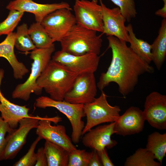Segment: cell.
<instances>
[{
	"instance_id": "cell-32",
	"label": "cell",
	"mask_w": 166,
	"mask_h": 166,
	"mask_svg": "<svg viewBox=\"0 0 166 166\" xmlns=\"http://www.w3.org/2000/svg\"><path fill=\"white\" fill-rule=\"evenodd\" d=\"M36 162L35 166H48L44 147L39 148L36 153Z\"/></svg>"
},
{
	"instance_id": "cell-16",
	"label": "cell",
	"mask_w": 166,
	"mask_h": 166,
	"mask_svg": "<svg viewBox=\"0 0 166 166\" xmlns=\"http://www.w3.org/2000/svg\"><path fill=\"white\" fill-rule=\"evenodd\" d=\"M145 121L142 110L131 106L115 121V134L125 136L138 133L143 130Z\"/></svg>"
},
{
	"instance_id": "cell-10",
	"label": "cell",
	"mask_w": 166,
	"mask_h": 166,
	"mask_svg": "<svg viewBox=\"0 0 166 166\" xmlns=\"http://www.w3.org/2000/svg\"><path fill=\"white\" fill-rule=\"evenodd\" d=\"M61 121V118L58 116L43 117L39 121L36 134L42 139H44L59 145L70 152L77 148L67 134L65 126L61 125H52L51 124L52 122L56 124Z\"/></svg>"
},
{
	"instance_id": "cell-18",
	"label": "cell",
	"mask_w": 166,
	"mask_h": 166,
	"mask_svg": "<svg viewBox=\"0 0 166 166\" xmlns=\"http://www.w3.org/2000/svg\"><path fill=\"white\" fill-rule=\"evenodd\" d=\"M15 33L7 35L5 39L0 43V57L6 58L11 66L13 76L16 79H22L29 72V70L22 62L17 59L14 53V48Z\"/></svg>"
},
{
	"instance_id": "cell-21",
	"label": "cell",
	"mask_w": 166,
	"mask_h": 166,
	"mask_svg": "<svg viewBox=\"0 0 166 166\" xmlns=\"http://www.w3.org/2000/svg\"><path fill=\"white\" fill-rule=\"evenodd\" d=\"M126 28L128 33V42L130 43V48L139 57L150 64L152 61L151 45L136 37L131 24L126 26Z\"/></svg>"
},
{
	"instance_id": "cell-36",
	"label": "cell",
	"mask_w": 166,
	"mask_h": 166,
	"mask_svg": "<svg viewBox=\"0 0 166 166\" xmlns=\"http://www.w3.org/2000/svg\"><path fill=\"white\" fill-rule=\"evenodd\" d=\"M4 74V70L1 69H0V87L1 83Z\"/></svg>"
},
{
	"instance_id": "cell-1",
	"label": "cell",
	"mask_w": 166,
	"mask_h": 166,
	"mask_svg": "<svg viewBox=\"0 0 166 166\" xmlns=\"http://www.w3.org/2000/svg\"><path fill=\"white\" fill-rule=\"evenodd\" d=\"M107 39L112 50V60L107 71L101 74L97 87L101 91L111 82H115L120 93L125 97L133 91L141 75L152 73L154 69L135 53L126 42L113 36H107Z\"/></svg>"
},
{
	"instance_id": "cell-24",
	"label": "cell",
	"mask_w": 166,
	"mask_h": 166,
	"mask_svg": "<svg viewBox=\"0 0 166 166\" xmlns=\"http://www.w3.org/2000/svg\"><path fill=\"white\" fill-rule=\"evenodd\" d=\"M153 154L146 148H140L128 157L125 166H160L162 164L155 160Z\"/></svg>"
},
{
	"instance_id": "cell-13",
	"label": "cell",
	"mask_w": 166,
	"mask_h": 166,
	"mask_svg": "<svg viewBox=\"0 0 166 166\" xmlns=\"http://www.w3.org/2000/svg\"><path fill=\"white\" fill-rule=\"evenodd\" d=\"M143 112L146 121L153 128L166 129V96L156 91L146 97Z\"/></svg>"
},
{
	"instance_id": "cell-6",
	"label": "cell",
	"mask_w": 166,
	"mask_h": 166,
	"mask_svg": "<svg viewBox=\"0 0 166 166\" xmlns=\"http://www.w3.org/2000/svg\"><path fill=\"white\" fill-rule=\"evenodd\" d=\"M107 97V96L102 91L99 97L93 101L84 105L87 122L82 130V136L94 126L103 123L114 122L119 117L120 107L110 105Z\"/></svg>"
},
{
	"instance_id": "cell-31",
	"label": "cell",
	"mask_w": 166,
	"mask_h": 166,
	"mask_svg": "<svg viewBox=\"0 0 166 166\" xmlns=\"http://www.w3.org/2000/svg\"><path fill=\"white\" fill-rule=\"evenodd\" d=\"M14 129L11 128L0 116V156L6 145V133H10Z\"/></svg>"
},
{
	"instance_id": "cell-33",
	"label": "cell",
	"mask_w": 166,
	"mask_h": 166,
	"mask_svg": "<svg viewBox=\"0 0 166 166\" xmlns=\"http://www.w3.org/2000/svg\"><path fill=\"white\" fill-rule=\"evenodd\" d=\"M97 152L102 166H114L108 155L106 148Z\"/></svg>"
},
{
	"instance_id": "cell-22",
	"label": "cell",
	"mask_w": 166,
	"mask_h": 166,
	"mask_svg": "<svg viewBox=\"0 0 166 166\" xmlns=\"http://www.w3.org/2000/svg\"><path fill=\"white\" fill-rule=\"evenodd\" d=\"M44 148L48 166H68L69 152L68 151L48 140H45Z\"/></svg>"
},
{
	"instance_id": "cell-12",
	"label": "cell",
	"mask_w": 166,
	"mask_h": 166,
	"mask_svg": "<svg viewBox=\"0 0 166 166\" xmlns=\"http://www.w3.org/2000/svg\"><path fill=\"white\" fill-rule=\"evenodd\" d=\"M100 58L99 55L95 53L75 55L61 50L55 53L52 59L78 75L94 73L98 69Z\"/></svg>"
},
{
	"instance_id": "cell-2",
	"label": "cell",
	"mask_w": 166,
	"mask_h": 166,
	"mask_svg": "<svg viewBox=\"0 0 166 166\" xmlns=\"http://www.w3.org/2000/svg\"><path fill=\"white\" fill-rule=\"evenodd\" d=\"M78 75L65 66L51 59L38 79L36 83L44 89L50 97L56 101L64 100Z\"/></svg>"
},
{
	"instance_id": "cell-20",
	"label": "cell",
	"mask_w": 166,
	"mask_h": 166,
	"mask_svg": "<svg viewBox=\"0 0 166 166\" xmlns=\"http://www.w3.org/2000/svg\"><path fill=\"white\" fill-rule=\"evenodd\" d=\"M151 45L152 61L160 70L166 57V18L162 21L158 36Z\"/></svg>"
},
{
	"instance_id": "cell-26",
	"label": "cell",
	"mask_w": 166,
	"mask_h": 166,
	"mask_svg": "<svg viewBox=\"0 0 166 166\" xmlns=\"http://www.w3.org/2000/svg\"><path fill=\"white\" fill-rule=\"evenodd\" d=\"M26 23H23L17 28L15 33L14 46L21 51L26 53L36 48L28 33Z\"/></svg>"
},
{
	"instance_id": "cell-15",
	"label": "cell",
	"mask_w": 166,
	"mask_h": 166,
	"mask_svg": "<svg viewBox=\"0 0 166 166\" xmlns=\"http://www.w3.org/2000/svg\"><path fill=\"white\" fill-rule=\"evenodd\" d=\"M115 124V122L91 129L84 134L82 138L83 144L97 151L113 148L117 144L116 140L111 138L112 135L116 132Z\"/></svg>"
},
{
	"instance_id": "cell-34",
	"label": "cell",
	"mask_w": 166,
	"mask_h": 166,
	"mask_svg": "<svg viewBox=\"0 0 166 166\" xmlns=\"http://www.w3.org/2000/svg\"><path fill=\"white\" fill-rule=\"evenodd\" d=\"M93 155L90 160L88 166H102L97 151L93 149Z\"/></svg>"
},
{
	"instance_id": "cell-8",
	"label": "cell",
	"mask_w": 166,
	"mask_h": 166,
	"mask_svg": "<svg viewBox=\"0 0 166 166\" xmlns=\"http://www.w3.org/2000/svg\"><path fill=\"white\" fill-rule=\"evenodd\" d=\"M73 10L76 24L97 32H103L102 10L97 0H75Z\"/></svg>"
},
{
	"instance_id": "cell-23",
	"label": "cell",
	"mask_w": 166,
	"mask_h": 166,
	"mask_svg": "<svg viewBox=\"0 0 166 166\" xmlns=\"http://www.w3.org/2000/svg\"><path fill=\"white\" fill-rule=\"evenodd\" d=\"M146 148L162 164L166 153V133L155 132L151 134L148 136Z\"/></svg>"
},
{
	"instance_id": "cell-30",
	"label": "cell",
	"mask_w": 166,
	"mask_h": 166,
	"mask_svg": "<svg viewBox=\"0 0 166 166\" xmlns=\"http://www.w3.org/2000/svg\"><path fill=\"white\" fill-rule=\"evenodd\" d=\"M42 139L38 136L30 146L26 153L14 164V166H33L36 162L35 150L37 144Z\"/></svg>"
},
{
	"instance_id": "cell-35",
	"label": "cell",
	"mask_w": 166,
	"mask_h": 166,
	"mask_svg": "<svg viewBox=\"0 0 166 166\" xmlns=\"http://www.w3.org/2000/svg\"><path fill=\"white\" fill-rule=\"evenodd\" d=\"M164 4L161 8L157 10L155 14L157 16H160L164 18H166V0H162Z\"/></svg>"
},
{
	"instance_id": "cell-9",
	"label": "cell",
	"mask_w": 166,
	"mask_h": 166,
	"mask_svg": "<svg viewBox=\"0 0 166 166\" xmlns=\"http://www.w3.org/2000/svg\"><path fill=\"white\" fill-rule=\"evenodd\" d=\"M71 10L66 8L57 10L46 15L41 22L53 43L60 42L76 24Z\"/></svg>"
},
{
	"instance_id": "cell-28",
	"label": "cell",
	"mask_w": 166,
	"mask_h": 166,
	"mask_svg": "<svg viewBox=\"0 0 166 166\" xmlns=\"http://www.w3.org/2000/svg\"><path fill=\"white\" fill-rule=\"evenodd\" d=\"M93 152L77 148L69 152L68 166H88Z\"/></svg>"
},
{
	"instance_id": "cell-5",
	"label": "cell",
	"mask_w": 166,
	"mask_h": 166,
	"mask_svg": "<svg viewBox=\"0 0 166 166\" xmlns=\"http://www.w3.org/2000/svg\"><path fill=\"white\" fill-rule=\"evenodd\" d=\"M35 105L36 107L42 109L54 108L65 115L72 126L71 140L74 144L79 143L85 126L84 122L81 119L85 116L84 105L72 104L64 100L56 101L50 97L42 96L36 99Z\"/></svg>"
},
{
	"instance_id": "cell-11",
	"label": "cell",
	"mask_w": 166,
	"mask_h": 166,
	"mask_svg": "<svg viewBox=\"0 0 166 166\" xmlns=\"http://www.w3.org/2000/svg\"><path fill=\"white\" fill-rule=\"evenodd\" d=\"M97 85L94 73H88L78 75L64 100L74 104H86L95 99Z\"/></svg>"
},
{
	"instance_id": "cell-14",
	"label": "cell",
	"mask_w": 166,
	"mask_h": 166,
	"mask_svg": "<svg viewBox=\"0 0 166 166\" xmlns=\"http://www.w3.org/2000/svg\"><path fill=\"white\" fill-rule=\"evenodd\" d=\"M101 6L103 23L102 33L106 36H114L120 40L128 42V33L125 23L126 19L117 7L113 8L107 7L102 0H100Z\"/></svg>"
},
{
	"instance_id": "cell-19",
	"label": "cell",
	"mask_w": 166,
	"mask_h": 166,
	"mask_svg": "<svg viewBox=\"0 0 166 166\" xmlns=\"http://www.w3.org/2000/svg\"><path fill=\"white\" fill-rule=\"evenodd\" d=\"M0 101L1 117L11 128L16 129L23 118L33 116L29 114L30 109L26 105L21 106L11 103L4 97L1 91Z\"/></svg>"
},
{
	"instance_id": "cell-25",
	"label": "cell",
	"mask_w": 166,
	"mask_h": 166,
	"mask_svg": "<svg viewBox=\"0 0 166 166\" xmlns=\"http://www.w3.org/2000/svg\"><path fill=\"white\" fill-rule=\"evenodd\" d=\"M28 31L36 48H47L54 43L41 23H33L28 28Z\"/></svg>"
},
{
	"instance_id": "cell-4",
	"label": "cell",
	"mask_w": 166,
	"mask_h": 166,
	"mask_svg": "<svg viewBox=\"0 0 166 166\" xmlns=\"http://www.w3.org/2000/svg\"><path fill=\"white\" fill-rule=\"evenodd\" d=\"M55 50L53 43L47 48H36L30 53V57L33 61L31 64V73L25 82L18 85L14 89L12 95L13 98L27 101L32 93L37 95L41 93L42 90L38 86L36 81L51 60Z\"/></svg>"
},
{
	"instance_id": "cell-29",
	"label": "cell",
	"mask_w": 166,
	"mask_h": 166,
	"mask_svg": "<svg viewBox=\"0 0 166 166\" xmlns=\"http://www.w3.org/2000/svg\"><path fill=\"white\" fill-rule=\"evenodd\" d=\"M118 7L121 14L129 22L137 14L134 0H109Z\"/></svg>"
},
{
	"instance_id": "cell-27",
	"label": "cell",
	"mask_w": 166,
	"mask_h": 166,
	"mask_svg": "<svg viewBox=\"0 0 166 166\" xmlns=\"http://www.w3.org/2000/svg\"><path fill=\"white\" fill-rule=\"evenodd\" d=\"M24 12L12 10L10 11L7 18L0 23V36L8 35L13 31L20 21Z\"/></svg>"
},
{
	"instance_id": "cell-7",
	"label": "cell",
	"mask_w": 166,
	"mask_h": 166,
	"mask_svg": "<svg viewBox=\"0 0 166 166\" xmlns=\"http://www.w3.org/2000/svg\"><path fill=\"white\" fill-rule=\"evenodd\" d=\"M43 118L33 116L23 118L19 121V128L8 133L6 137V144L0 156V161L15 158L26 143L29 132L37 127L39 121Z\"/></svg>"
},
{
	"instance_id": "cell-17",
	"label": "cell",
	"mask_w": 166,
	"mask_h": 166,
	"mask_svg": "<svg viewBox=\"0 0 166 166\" xmlns=\"http://www.w3.org/2000/svg\"><path fill=\"white\" fill-rule=\"evenodd\" d=\"M62 8L72 10L70 5L66 2L43 4L35 2L32 0H15L10 1L6 6L9 10L32 13L34 15L36 22L40 23L49 13Z\"/></svg>"
},
{
	"instance_id": "cell-3",
	"label": "cell",
	"mask_w": 166,
	"mask_h": 166,
	"mask_svg": "<svg viewBox=\"0 0 166 166\" xmlns=\"http://www.w3.org/2000/svg\"><path fill=\"white\" fill-rule=\"evenodd\" d=\"M97 32L76 24L59 42L61 50L75 55L90 53L99 55L103 40Z\"/></svg>"
}]
</instances>
